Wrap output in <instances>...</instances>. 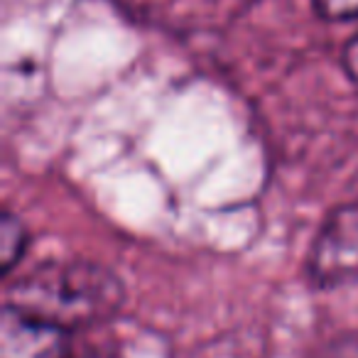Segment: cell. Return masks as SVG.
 I'll list each match as a JSON object with an SVG mask.
<instances>
[{"label": "cell", "instance_id": "3", "mask_svg": "<svg viewBox=\"0 0 358 358\" xmlns=\"http://www.w3.org/2000/svg\"><path fill=\"white\" fill-rule=\"evenodd\" d=\"M0 358H71L69 334L3 307Z\"/></svg>", "mask_w": 358, "mask_h": 358}, {"label": "cell", "instance_id": "1", "mask_svg": "<svg viewBox=\"0 0 358 358\" xmlns=\"http://www.w3.org/2000/svg\"><path fill=\"white\" fill-rule=\"evenodd\" d=\"M123 299V282L108 268L89 260H57L8 285L6 307L69 334L108 322Z\"/></svg>", "mask_w": 358, "mask_h": 358}, {"label": "cell", "instance_id": "2", "mask_svg": "<svg viewBox=\"0 0 358 358\" xmlns=\"http://www.w3.org/2000/svg\"><path fill=\"white\" fill-rule=\"evenodd\" d=\"M307 273L317 287H341L358 280V201L329 214L314 238Z\"/></svg>", "mask_w": 358, "mask_h": 358}, {"label": "cell", "instance_id": "4", "mask_svg": "<svg viewBox=\"0 0 358 358\" xmlns=\"http://www.w3.org/2000/svg\"><path fill=\"white\" fill-rule=\"evenodd\" d=\"M25 243H27V231L22 226V221L13 211H6L3 221H0V263H3V273L6 275L22 258Z\"/></svg>", "mask_w": 358, "mask_h": 358}, {"label": "cell", "instance_id": "5", "mask_svg": "<svg viewBox=\"0 0 358 358\" xmlns=\"http://www.w3.org/2000/svg\"><path fill=\"white\" fill-rule=\"evenodd\" d=\"M312 3L329 20H351V17H358V0H312Z\"/></svg>", "mask_w": 358, "mask_h": 358}, {"label": "cell", "instance_id": "7", "mask_svg": "<svg viewBox=\"0 0 358 358\" xmlns=\"http://www.w3.org/2000/svg\"><path fill=\"white\" fill-rule=\"evenodd\" d=\"M343 66H346V74L351 79V84L358 89V32L348 40L346 50H343Z\"/></svg>", "mask_w": 358, "mask_h": 358}, {"label": "cell", "instance_id": "6", "mask_svg": "<svg viewBox=\"0 0 358 358\" xmlns=\"http://www.w3.org/2000/svg\"><path fill=\"white\" fill-rule=\"evenodd\" d=\"M314 358H358V336H338L322 346Z\"/></svg>", "mask_w": 358, "mask_h": 358}]
</instances>
